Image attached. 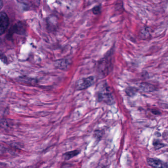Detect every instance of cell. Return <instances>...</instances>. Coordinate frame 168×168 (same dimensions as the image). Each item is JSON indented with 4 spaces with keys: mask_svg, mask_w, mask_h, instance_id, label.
<instances>
[{
    "mask_svg": "<svg viewBox=\"0 0 168 168\" xmlns=\"http://www.w3.org/2000/svg\"><path fill=\"white\" fill-rule=\"evenodd\" d=\"M111 54L110 53H108L107 56H105L98 62L97 71L98 76L101 78L108 76L113 69Z\"/></svg>",
    "mask_w": 168,
    "mask_h": 168,
    "instance_id": "1",
    "label": "cell"
},
{
    "mask_svg": "<svg viewBox=\"0 0 168 168\" xmlns=\"http://www.w3.org/2000/svg\"><path fill=\"white\" fill-rule=\"evenodd\" d=\"M97 99L99 102H104L108 105L113 104L114 99L107 84L104 83L98 88L96 94Z\"/></svg>",
    "mask_w": 168,
    "mask_h": 168,
    "instance_id": "2",
    "label": "cell"
},
{
    "mask_svg": "<svg viewBox=\"0 0 168 168\" xmlns=\"http://www.w3.org/2000/svg\"><path fill=\"white\" fill-rule=\"evenodd\" d=\"M94 83V77L93 76L83 78L78 80L75 85V88L77 91L86 90L91 87Z\"/></svg>",
    "mask_w": 168,
    "mask_h": 168,
    "instance_id": "3",
    "label": "cell"
},
{
    "mask_svg": "<svg viewBox=\"0 0 168 168\" xmlns=\"http://www.w3.org/2000/svg\"><path fill=\"white\" fill-rule=\"evenodd\" d=\"M9 26V19L8 15L4 11H2L0 15V33L3 35Z\"/></svg>",
    "mask_w": 168,
    "mask_h": 168,
    "instance_id": "4",
    "label": "cell"
},
{
    "mask_svg": "<svg viewBox=\"0 0 168 168\" xmlns=\"http://www.w3.org/2000/svg\"><path fill=\"white\" fill-rule=\"evenodd\" d=\"M147 162L152 168H168L167 163L163 162L158 158H148Z\"/></svg>",
    "mask_w": 168,
    "mask_h": 168,
    "instance_id": "5",
    "label": "cell"
},
{
    "mask_svg": "<svg viewBox=\"0 0 168 168\" xmlns=\"http://www.w3.org/2000/svg\"><path fill=\"white\" fill-rule=\"evenodd\" d=\"M12 33H16L18 35H24L26 32V26L22 22H18L15 24L11 29Z\"/></svg>",
    "mask_w": 168,
    "mask_h": 168,
    "instance_id": "6",
    "label": "cell"
},
{
    "mask_svg": "<svg viewBox=\"0 0 168 168\" xmlns=\"http://www.w3.org/2000/svg\"><path fill=\"white\" fill-rule=\"evenodd\" d=\"M71 62L68 59H60L54 62V65L57 69L61 70H67L70 66Z\"/></svg>",
    "mask_w": 168,
    "mask_h": 168,
    "instance_id": "7",
    "label": "cell"
},
{
    "mask_svg": "<svg viewBox=\"0 0 168 168\" xmlns=\"http://www.w3.org/2000/svg\"><path fill=\"white\" fill-rule=\"evenodd\" d=\"M139 88L146 92H151L156 91V88L154 85L148 83H141L139 85Z\"/></svg>",
    "mask_w": 168,
    "mask_h": 168,
    "instance_id": "8",
    "label": "cell"
},
{
    "mask_svg": "<svg viewBox=\"0 0 168 168\" xmlns=\"http://www.w3.org/2000/svg\"><path fill=\"white\" fill-rule=\"evenodd\" d=\"M139 37L143 40H147L151 37V33L148 27H144L141 29L139 33Z\"/></svg>",
    "mask_w": 168,
    "mask_h": 168,
    "instance_id": "9",
    "label": "cell"
},
{
    "mask_svg": "<svg viewBox=\"0 0 168 168\" xmlns=\"http://www.w3.org/2000/svg\"><path fill=\"white\" fill-rule=\"evenodd\" d=\"M80 151L78 149L74 150V151H70L68 152H65L63 155V158L65 160H69L77 156L80 153Z\"/></svg>",
    "mask_w": 168,
    "mask_h": 168,
    "instance_id": "10",
    "label": "cell"
},
{
    "mask_svg": "<svg viewBox=\"0 0 168 168\" xmlns=\"http://www.w3.org/2000/svg\"><path fill=\"white\" fill-rule=\"evenodd\" d=\"M19 82L21 83L27 84L28 85H32L33 84H36L38 83V80L36 79L26 77H19Z\"/></svg>",
    "mask_w": 168,
    "mask_h": 168,
    "instance_id": "11",
    "label": "cell"
},
{
    "mask_svg": "<svg viewBox=\"0 0 168 168\" xmlns=\"http://www.w3.org/2000/svg\"><path fill=\"white\" fill-rule=\"evenodd\" d=\"M125 91V93L129 97H133L136 95V93L138 91V89L135 88L129 87L126 88Z\"/></svg>",
    "mask_w": 168,
    "mask_h": 168,
    "instance_id": "12",
    "label": "cell"
},
{
    "mask_svg": "<svg viewBox=\"0 0 168 168\" xmlns=\"http://www.w3.org/2000/svg\"><path fill=\"white\" fill-rule=\"evenodd\" d=\"M104 131L102 130H97L95 131L94 133V137L96 141L97 142H99L101 139L103 137L104 135Z\"/></svg>",
    "mask_w": 168,
    "mask_h": 168,
    "instance_id": "13",
    "label": "cell"
},
{
    "mask_svg": "<svg viewBox=\"0 0 168 168\" xmlns=\"http://www.w3.org/2000/svg\"><path fill=\"white\" fill-rule=\"evenodd\" d=\"M153 144L156 149H160V148H162V147H163L164 146V144L162 143L160 141L157 140H154Z\"/></svg>",
    "mask_w": 168,
    "mask_h": 168,
    "instance_id": "14",
    "label": "cell"
},
{
    "mask_svg": "<svg viewBox=\"0 0 168 168\" xmlns=\"http://www.w3.org/2000/svg\"><path fill=\"white\" fill-rule=\"evenodd\" d=\"M116 10L119 12L123 13L124 11V6H123V3L122 1H118L116 3Z\"/></svg>",
    "mask_w": 168,
    "mask_h": 168,
    "instance_id": "15",
    "label": "cell"
},
{
    "mask_svg": "<svg viewBox=\"0 0 168 168\" xmlns=\"http://www.w3.org/2000/svg\"><path fill=\"white\" fill-rule=\"evenodd\" d=\"M92 13L95 15H98L101 12V6H97L92 9Z\"/></svg>",
    "mask_w": 168,
    "mask_h": 168,
    "instance_id": "16",
    "label": "cell"
},
{
    "mask_svg": "<svg viewBox=\"0 0 168 168\" xmlns=\"http://www.w3.org/2000/svg\"><path fill=\"white\" fill-rule=\"evenodd\" d=\"M1 59L5 64H8V60H7L6 56L3 54L2 52H1Z\"/></svg>",
    "mask_w": 168,
    "mask_h": 168,
    "instance_id": "17",
    "label": "cell"
},
{
    "mask_svg": "<svg viewBox=\"0 0 168 168\" xmlns=\"http://www.w3.org/2000/svg\"><path fill=\"white\" fill-rule=\"evenodd\" d=\"M151 113L155 115H160L161 114L160 111L157 109H152Z\"/></svg>",
    "mask_w": 168,
    "mask_h": 168,
    "instance_id": "18",
    "label": "cell"
},
{
    "mask_svg": "<svg viewBox=\"0 0 168 168\" xmlns=\"http://www.w3.org/2000/svg\"><path fill=\"white\" fill-rule=\"evenodd\" d=\"M96 168H105V167L104 165L100 164L98 165Z\"/></svg>",
    "mask_w": 168,
    "mask_h": 168,
    "instance_id": "19",
    "label": "cell"
},
{
    "mask_svg": "<svg viewBox=\"0 0 168 168\" xmlns=\"http://www.w3.org/2000/svg\"><path fill=\"white\" fill-rule=\"evenodd\" d=\"M2 0H1V8H2V5H3V2H2Z\"/></svg>",
    "mask_w": 168,
    "mask_h": 168,
    "instance_id": "20",
    "label": "cell"
},
{
    "mask_svg": "<svg viewBox=\"0 0 168 168\" xmlns=\"http://www.w3.org/2000/svg\"><path fill=\"white\" fill-rule=\"evenodd\" d=\"M167 163V165H168V162H167V163Z\"/></svg>",
    "mask_w": 168,
    "mask_h": 168,
    "instance_id": "21",
    "label": "cell"
}]
</instances>
